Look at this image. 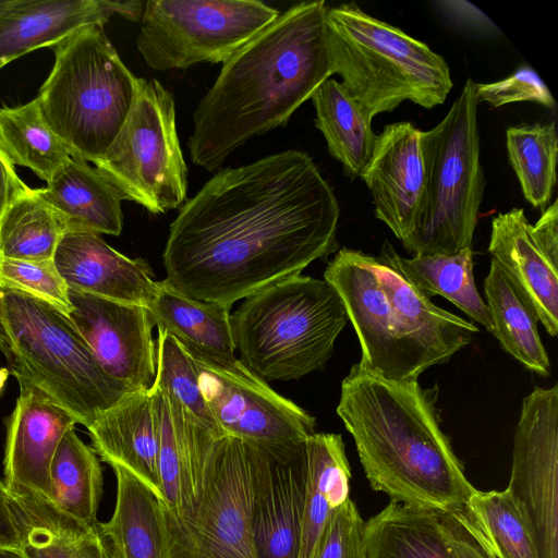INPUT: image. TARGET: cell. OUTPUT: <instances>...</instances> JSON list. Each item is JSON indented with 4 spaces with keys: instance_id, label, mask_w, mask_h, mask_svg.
I'll return each mask as SVG.
<instances>
[{
    "instance_id": "cell-8",
    "label": "cell",
    "mask_w": 558,
    "mask_h": 558,
    "mask_svg": "<svg viewBox=\"0 0 558 558\" xmlns=\"http://www.w3.org/2000/svg\"><path fill=\"white\" fill-rule=\"evenodd\" d=\"M477 105L475 83L468 78L445 118L420 130L424 185L414 230L401 242L412 256L472 246L485 186Z\"/></svg>"
},
{
    "instance_id": "cell-20",
    "label": "cell",
    "mask_w": 558,
    "mask_h": 558,
    "mask_svg": "<svg viewBox=\"0 0 558 558\" xmlns=\"http://www.w3.org/2000/svg\"><path fill=\"white\" fill-rule=\"evenodd\" d=\"M53 264L69 289L118 302L147 307L158 287L146 260L121 254L96 233H64Z\"/></svg>"
},
{
    "instance_id": "cell-24",
    "label": "cell",
    "mask_w": 558,
    "mask_h": 558,
    "mask_svg": "<svg viewBox=\"0 0 558 558\" xmlns=\"http://www.w3.org/2000/svg\"><path fill=\"white\" fill-rule=\"evenodd\" d=\"M38 195L54 210L66 232L119 235L123 201L116 187L87 161L71 157Z\"/></svg>"
},
{
    "instance_id": "cell-14",
    "label": "cell",
    "mask_w": 558,
    "mask_h": 558,
    "mask_svg": "<svg viewBox=\"0 0 558 558\" xmlns=\"http://www.w3.org/2000/svg\"><path fill=\"white\" fill-rule=\"evenodd\" d=\"M374 263L369 254L342 247L328 263L324 280L338 292L355 330L359 363L389 381L417 380L422 372L400 335Z\"/></svg>"
},
{
    "instance_id": "cell-9",
    "label": "cell",
    "mask_w": 558,
    "mask_h": 558,
    "mask_svg": "<svg viewBox=\"0 0 558 558\" xmlns=\"http://www.w3.org/2000/svg\"><path fill=\"white\" fill-rule=\"evenodd\" d=\"M255 469V442L208 434L193 515L175 521L161 509L163 558H257L252 531Z\"/></svg>"
},
{
    "instance_id": "cell-27",
    "label": "cell",
    "mask_w": 558,
    "mask_h": 558,
    "mask_svg": "<svg viewBox=\"0 0 558 558\" xmlns=\"http://www.w3.org/2000/svg\"><path fill=\"white\" fill-rule=\"evenodd\" d=\"M306 487L299 558H312L333 511L350 493V465L342 436L314 433L304 441Z\"/></svg>"
},
{
    "instance_id": "cell-6",
    "label": "cell",
    "mask_w": 558,
    "mask_h": 558,
    "mask_svg": "<svg viewBox=\"0 0 558 558\" xmlns=\"http://www.w3.org/2000/svg\"><path fill=\"white\" fill-rule=\"evenodd\" d=\"M348 320L333 287L302 275L247 296L230 315L240 361L264 381L323 369Z\"/></svg>"
},
{
    "instance_id": "cell-40",
    "label": "cell",
    "mask_w": 558,
    "mask_h": 558,
    "mask_svg": "<svg viewBox=\"0 0 558 558\" xmlns=\"http://www.w3.org/2000/svg\"><path fill=\"white\" fill-rule=\"evenodd\" d=\"M365 522L348 498L328 520L312 558H366Z\"/></svg>"
},
{
    "instance_id": "cell-23",
    "label": "cell",
    "mask_w": 558,
    "mask_h": 558,
    "mask_svg": "<svg viewBox=\"0 0 558 558\" xmlns=\"http://www.w3.org/2000/svg\"><path fill=\"white\" fill-rule=\"evenodd\" d=\"M488 252L534 305L546 332L558 333V265L532 234L522 208L499 213L492 220Z\"/></svg>"
},
{
    "instance_id": "cell-3",
    "label": "cell",
    "mask_w": 558,
    "mask_h": 558,
    "mask_svg": "<svg viewBox=\"0 0 558 558\" xmlns=\"http://www.w3.org/2000/svg\"><path fill=\"white\" fill-rule=\"evenodd\" d=\"M327 8L323 0L290 7L222 63L193 114L195 166L217 170L252 137L286 125L330 78Z\"/></svg>"
},
{
    "instance_id": "cell-36",
    "label": "cell",
    "mask_w": 558,
    "mask_h": 558,
    "mask_svg": "<svg viewBox=\"0 0 558 558\" xmlns=\"http://www.w3.org/2000/svg\"><path fill=\"white\" fill-rule=\"evenodd\" d=\"M65 233L54 210L31 189L0 218V255L23 260H52Z\"/></svg>"
},
{
    "instance_id": "cell-33",
    "label": "cell",
    "mask_w": 558,
    "mask_h": 558,
    "mask_svg": "<svg viewBox=\"0 0 558 558\" xmlns=\"http://www.w3.org/2000/svg\"><path fill=\"white\" fill-rule=\"evenodd\" d=\"M52 505L89 526L100 522L97 511L102 496V469L94 449L73 429L61 438L50 465Z\"/></svg>"
},
{
    "instance_id": "cell-21",
    "label": "cell",
    "mask_w": 558,
    "mask_h": 558,
    "mask_svg": "<svg viewBox=\"0 0 558 558\" xmlns=\"http://www.w3.org/2000/svg\"><path fill=\"white\" fill-rule=\"evenodd\" d=\"M374 267L400 335L422 373L449 362L472 342L478 332L473 323L436 306L378 257Z\"/></svg>"
},
{
    "instance_id": "cell-46",
    "label": "cell",
    "mask_w": 558,
    "mask_h": 558,
    "mask_svg": "<svg viewBox=\"0 0 558 558\" xmlns=\"http://www.w3.org/2000/svg\"><path fill=\"white\" fill-rule=\"evenodd\" d=\"M447 523L457 558H492L458 520L447 515Z\"/></svg>"
},
{
    "instance_id": "cell-19",
    "label": "cell",
    "mask_w": 558,
    "mask_h": 558,
    "mask_svg": "<svg viewBox=\"0 0 558 558\" xmlns=\"http://www.w3.org/2000/svg\"><path fill=\"white\" fill-rule=\"evenodd\" d=\"M360 178L371 192L376 218L403 242L414 230L424 185L420 130L411 122L386 125L376 134Z\"/></svg>"
},
{
    "instance_id": "cell-34",
    "label": "cell",
    "mask_w": 558,
    "mask_h": 558,
    "mask_svg": "<svg viewBox=\"0 0 558 558\" xmlns=\"http://www.w3.org/2000/svg\"><path fill=\"white\" fill-rule=\"evenodd\" d=\"M0 145L13 165L29 168L47 183L71 158L44 121L36 99L0 108Z\"/></svg>"
},
{
    "instance_id": "cell-41",
    "label": "cell",
    "mask_w": 558,
    "mask_h": 558,
    "mask_svg": "<svg viewBox=\"0 0 558 558\" xmlns=\"http://www.w3.org/2000/svg\"><path fill=\"white\" fill-rule=\"evenodd\" d=\"M475 96L478 104L487 102L492 108L518 101H534L549 109L556 107L544 81L533 68L525 64L500 81L475 84Z\"/></svg>"
},
{
    "instance_id": "cell-47",
    "label": "cell",
    "mask_w": 558,
    "mask_h": 558,
    "mask_svg": "<svg viewBox=\"0 0 558 558\" xmlns=\"http://www.w3.org/2000/svg\"><path fill=\"white\" fill-rule=\"evenodd\" d=\"M0 558H25L20 549L0 548Z\"/></svg>"
},
{
    "instance_id": "cell-35",
    "label": "cell",
    "mask_w": 558,
    "mask_h": 558,
    "mask_svg": "<svg viewBox=\"0 0 558 558\" xmlns=\"http://www.w3.org/2000/svg\"><path fill=\"white\" fill-rule=\"evenodd\" d=\"M506 146L524 198L544 211L557 182L558 136L555 122L509 126Z\"/></svg>"
},
{
    "instance_id": "cell-5",
    "label": "cell",
    "mask_w": 558,
    "mask_h": 558,
    "mask_svg": "<svg viewBox=\"0 0 558 558\" xmlns=\"http://www.w3.org/2000/svg\"><path fill=\"white\" fill-rule=\"evenodd\" d=\"M332 74L371 120L404 100L430 109L441 105L453 83L440 54L356 3L327 8Z\"/></svg>"
},
{
    "instance_id": "cell-45",
    "label": "cell",
    "mask_w": 558,
    "mask_h": 558,
    "mask_svg": "<svg viewBox=\"0 0 558 558\" xmlns=\"http://www.w3.org/2000/svg\"><path fill=\"white\" fill-rule=\"evenodd\" d=\"M29 190L31 187L16 174L14 165L10 161L0 145V218L15 199Z\"/></svg>"
},
{
    "instance_id": "cell-48",
    "label": "cell",
    "mask_w": 558,
    "mask_h": 558,
    "mask_svg": "<svg viewBox=\"0 0 558 558\" xmlns=\"http://www.w3.org/2000/svg\"><path fill=\"white\" fill-rule=\"evenodd\" d=\"M10 371L7 367H0V392L2 391L4 384L9 377Z\"/></svg>"
},
{
    "instance_id": "cell-31",
    "label": "cell",
    "mask_w": 558,
    "mask_h": 558,
    "mask_svg": "<svg viewBox=\"0 0 558 558\" xmlns=\"http://www.w3.org/2000/svg\"><path fill=\"white\" fill-rule=\"evenodd\" d=\"M315 125L324 135L329 154L350 178L361 177L375 146L372 120L348 94L341 82L326 80L311 96Z\"/></svg>"
},
{
    "instance_id": "cell-30",
    "label": "cell",
    "mask_w": 558,
    "mask_h": 558,
    "mask_svg": "<svg viewBox=\"0 0 558 558\" xmlns=\"http://www.w3.org/2000/svg\"><path fill=\"white\" fill-rule=\"evenodd\" d=\"M116 474L113 513L100 531L114 558H163L161 500L130 471L110 465Z\"/></svg>"
},
{
    "instance_id": "cell-43",
    "label": "cell",
    "mask_w": 558,
    "mask_h": 558,
    "mask_svg": "<svg viewBox=\"0 0 558 558\" xmlns=\"http://www.w3.org/2000/svg\"><path fill=\"white\" fill-rule=\"evenodd\" d=\"M25 530V510L0 480V548L20 549Z\"/></svg>"
},
{
    "instance_id": "cell-1",
    "label": "cell",
    "mask_w": 558,
    "mask_h": 558,
    "mask_svg": "<svg viewBox=\"0 0 558 558\" xmlns=\"http://www.w3.org/2000/svg\"><path fill=\"white\" fill-rule=\"evenodd\" d=\"M339 217L333 190L305 151L221 169L171 222L166 279L193 299L231 308L335 252Z\"/></svg>"
},
{
    "instance_id": "cell-26",
    "label": "cell",
    "mask_w": 558,
    "mask_h": 558,
    "mask_svg": "<svg viewBox=\"0 0 558 558\" xmlns=\"http://www.w3.org/2000/svg\"><path fill=\"white\" fill-rule=\"evenodd\" d=\"M366 558H457L445 513L391 500L365 522Z\"/></svg>"
},
{
    "instance_id": "cell-13",
    "label": "cell",
    "mask_w": 558,
    "mask_h": 558,
    "mask_svg": "<svg viewBox=\"0 0 558 558\" xmlns=\"http://www.w3.org/2000/svg\"><path fill=\"white\" fill-rule=\"evenodd\" d=\"M524 515L539 558H558V385L524 397L506 488Z\"/></svg>"
},
{
    "instance_id": "cell-22",
    "label": "cell",
    "mask_w": 558,
    "mask_h": 558,
    "mask_svg": "<svg viewBox=\"0 0 558 558\" xmlns=\"http://www.w3.org/2000/svg\"><path fill=\"white\" fill-rule=\"evenodd\" d=\"M94 451L119 464L162 501L157 469V421L151 390L126 392L87 427Z\"/></svg>"
},
{
    "instance_id": "cell-29",
    "label": "cell",
    "mask_w": 558,
    "mask_h": 558,
    "mask_svg": "<svg viewBox=\"0 0 558 558\" xmlns=\"http://www.w3.org/2000/svg\"><path fill=\"white\" fill-rule=\"evenodd\" d=\"M483 287L493 323L492 333L500 347L530 371L549 376L550 362L537 329L538 316L530 299L493 258Z\"/></svg>"
},
{
    "instance_id": "cell-37",
    "label": "cell",
    "mask_w": 558,
    "mask_h": 558,
    "mask_svg": "<svg viewBox=\"0 0 558 558\" xmlns=\"http://www.w3.org/2000/svg\"><path fill=\"white\" fill-rule=\"evenodd\" d=\"M154 386L177 402L196 426L217 437L225 435L201 392L198 369L193 357L172 336L159 328Z\"/></svg>"
},
{
    "instance_id": "cell-42",
    "label": "cell",
    "mask_w": 558,
    "mask_h": 558,
    "mask_svg": "<svg viewBox=\"0 0 558 558\" xmlns=\"http://www.w3.org/2000/svg\"><path fill=\"white\" fill-rule=\"evenodd\" d=\"M435 11L457 32L480 38L500 34L497 25L477 7L465 0H437Z\"/></svg>"
},
{
    "instance_id": "cell-7",
    "label": "cell",
    "mask_w": 558,
    "mask_h": 558,
    "mask_svg": "<svg viewBox=\"0 0 558 558\" xmlns=\"http://www.w3.org/2000/svg\"><path fill=\"white\" fill-rule=\"evenodd\" d=\"M53 50V68L35 99L71 157L95 165L124 124L141 77L122 62L101 25L78 31Z\"/></svg>"
},
{
    "instance_id": "cell-39",
    "label": "cell",
    "mask_w": 558,
    "mask_h": 558,
    "mask_svg": "<svg viewBox=\"0 0 558 558\" xmlns=\"http://www.w3.org/2000/svg\"><path fill=\"white\" fill-rule=\"evenodd\" d=\"M0 288L43 300L69 315V288L52 260H23L0 255Z\"/></svg>"
},
{
    "instance_id": "cell-2",
    "label": "cell",
    "mask_w": 558,
    "mask_h": 558,
    "mask_svg": "<svg viewBox=\"0 0 558 558\" xmlns=\"http://www.w3.org/2000/svg\"><path fill=\"white\" fill-rule=\"evenodd\" d=\"M438 396L437 384L389 381L355 363L341 383L337 414L374 490L454 518L487 553L470 506L476 488L441 429Z\"/></svg>"
},
{
    "instance_id": "cell-49",
    "label": "cell",
    "mask_w": 558,
    "mask_h": 558,
    "mask_svg": "<svg viewBox=\"0 0 558 558\" xmlns=\"http://www.w3.org/2000/svg\"><path fill=\"white\" fill-rule=\"evenodd\" d=\"M7 0L4 1H0V10L3 8V5L5 4Z\"/></svg>"
},
{
    "instance_id": "cell-18",
    "label": "cell",
    "mask_w": 558,
    "mask_h": 558,
    "mask_svg": "<svg viewBox=\"0 0 558 558\" xmlns=\"http://www.w3.org/2000/svg\"><path fill=\"white\" fill-rule=\"evenodd\" d=\"M142 1L7 0L0 10V69L41 47H54L78 31L104 26L119 14L142 17Z\"/></svg>"
},
{
    "instance_id": "cell-38",
    "label": "cell",
    "mask_w": 558,
    "mask_h": 558,
    "mask_svg": "<svg viewBox=\"0 0 558 558\" xmlns=\"http://www.w3.org/2000/svg\"><path fill=\"white\" fill-rule=\"evenodd\" d=\"M470 506L492 558H539L532 531L507 489H476Z\"/></svg>"
},
{
    "instance_id": "cell-15",
    "label": "cell",
    "mask_w": 558,
    "mask_h": 558,
    "mask_svg": "<svg viewBox=\"0 0 558 558\" xmlns=\"http://www.w3.org/2000/svg\"><path fill=\"white\" fill-rule=\"evenodd\" d=\"M72 319L101 368L131 391L150 390L156 378L154 323L145 306L69 289Z\"/></svg>"
},
{
    "instance_id": "cell-11",
    "label": "cell",
    "mask_w": 558,
    "mask_h": 558,
    "mask_svg": "<svg viewBox=\"0 0 558 558\" xmlns=\"http://www.w3.org/2000/svg\"><path fill=\"white\" fill-rule=\"evenodd\" d=\"M279 14L256 0H149L135 43L156 71L223 63Z\"/></svg>"
},
{
    "instance_id": "cell-28",
    "label": "cell",
    "mask_w": 558,
    "mask_h": 558,
    "mask_svg": "<svg viewBox=\"0 0 558 558\" xmlns=\"http://www.w3.org/2000/svg\"><path fill=\"white\" fill-rule=\"evenodd\" d=\"M472 247L456 254L403 257L386 241L378 259L398 271L414 289L430 299L444 296L492 333L493 323L473 274Z\"/></svg>"
},
{
    "instance_id": "cell-12",
    "label": "cell",
    "mask_w": 558,
    "mask_h": 558,
    "mask_svg": "<svg viewBox=\"0 0 558 558\" xmlns=\"http://www.w3.org/2000/svg\"><path fill=\"white\" fill-rule=\"evenodd\" d=\"M190 355L198 369L201 392L225 435L290 447L315 433L314 416L277 393L240 359L219 362Z\"/></svg>"
},
{
    "instance_id": "cell-17",
    "label": "cell",
    "mask_w": 558,
    "mask_h": 558,
    "mask_svg": "<svg viewBox=\"0 0 558 558\" xmlns=\"http://www.w3.org/2000/svg\"><path fill=\"white\" fill-rule=\"evenodd\" d=\"M20 396L7 421L4 484L17 500L52 502L50 465L76 420L37 387L19 383Z\"/></svg>"
},
{
    "instance_id": "cell-4",
    "label": "cell",
    "mask_w": 558,
    "mask_h": 558,
    "mask_svg": "<svg viewBox=\"0 0 558 558\" xmlns=\"http://www.w3.org/2000/svg\"><path fill=\"white\" fill-rule=\"evenodd\" d=\"M0 351L19 383L40 389L86 428L131 391L101 368L69 315L1 288Z\"/></svg>"
},
{
    "instance_id": "cell-10",
    "label": "cell",
    "mask_w": 558,
    "mask_h": 558,
    "mask_svg": "<svg viewBox=\"0 0 558 558\" xmlns=\"http://www.w3.org/2000/svg\"><path fill=\"white\" fill-rule=\"evenodd\" d=\"M95 166L122 199L151 214L184 205L187 167L177 131L175 102L161 83L141 77L124 124Z\"/></svg>"
},
{
    "instance_id": "cell-25",
    "label": "cell",
    "mask_w": 558,
    "mask_h": 558,
    "mask_svg": "<svg viewBox=\"0 0 558 558\" xmlns=\"http://www.w3.org/2000/svg\"><path fill=\"white\" fill-rule=\"evenodd\" d=\"M146 308L154 325L172 336L190 354L219 362L235 359L231 308L193 299L167 279L158 281Z\"/></svg>"
},
{
    "instance_id": "cell-44",
    "label": "cell",
    "mask_w": 558,
    "mask_h": 558,
    "mask_svg": "<svg viewBox=\"0 0 558 558\" xmlns=\"http://www.w3.org/2000/svg\"><path fill=\"white\" fill-rule=\"evenodd\" d=\"M532 234L549 257V259L558 265V202L549 204L541 217L532 225Z\"/></svg>"
},
{
    "instance_id": "cell-16",
    "label": "cell",
    "mask_w": 558,
    "mask_h": 558,
    "mask_svg": "<svg viewBox=\"0 0 558 558\" xmlns=\"http://www.w3.org/2000/svg\"><path fill=\"white\" fill-rule=\"evenodd\" d=\"M304 441L290 447L256 444L252 531L257 558L300 557L306 487Z\"/></svg>"
},
{
    "instance_id": "cell-32",
    "label": "cell",
    "mask_w": 558,
    "mask_h": 558,
    "mask_svg": "<svg viewBox=\"0 0 558 558\" xmlns=\"http://www.w3.org/2000/svg\"><path fill=\"white\" fill-rule=\"evenodd\" d=\"M17 501L25 510L20 548L25 558H114L100 523L96 526L81 523L46 500Z\"/></svg>"
}]
</instances>
